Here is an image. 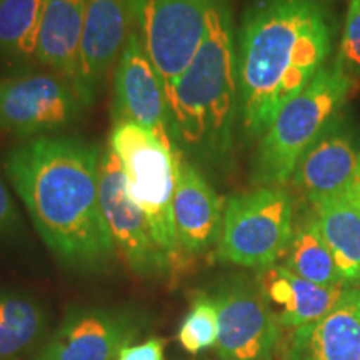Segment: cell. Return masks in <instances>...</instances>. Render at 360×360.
Returning <instances> with one entry per match:
<instances>
[{
    "label": "cell",
    "mask_w": 360,
    "mask_h": 360,
    "mask_svg": "<svg viewBox=\"0 0 360 360\" xmlns=\"http://www.w3.org/2000/svg\"><path fill=\"white\" fill-rule=\"evenodd\" d=\"M102 150L74 135L35 137L4 155V170L45 245L62 264L97 269L114 254L98 192Z\"/></svg>",
    "instance_id": "cell-1"
},
{
    "label": "cell",
    "mask_w": 360,
    "mask_h": 360,
    "mask_svg": "<svg viewBox=\"0 0 360 360\" xmlns=\"http://www.w3.org/2000/svg\"><path fill=\"white\" fill-rule=\"evenodd\" d=\"M328 0H252L237 39L238 117L262 137L287 102L307 87L332 51Z\"/></svg>",
    "instance_id": "cell-2"
},
{
    "label": "cell",
    "mask_w": 360,
    "mask_h": 360,
    "mask_svg": "<svg viewBox=\"0 0 360 360\" xmlns=\"http://www.w3.org/2000/svg\"><path fill=\"white\" fill-rule=\"evenodd\" d=\"M177 150L197 167L217 169L233 148L238 119L236 30L229 0H210L205 30L187 69L165 87Z\"/></svg>",
    "instance_id": "cell-3"
},
{
    "label": "cell",
    "mask_w": 360,
    "mask_h": 360,
    "mask_svg": "<svg viewBox=\"0 0 360 360\" xmlns=\"http://www.w3.org/2000/svg\"><path fill=\"white\" fill-rule=\"evenodd\" d=\"M340 65H323L299 96L282 107L260 137L252 182L282 186L289 182L302 155L326 132L354 89Z\"/></svg>",
    "instance_id": "cell-4"
},
{
    "label": "cell",
    "mask_w": 360,
    "mask_h": 360,
    "mask_svg": "<svg viewBox=\"0 0 360 360\" xmlns=\"http://www.w3.org/2000/svg\"><path fill=\"white\" fill-rule=\"evenodd\" d=\"M109 146L122 164L125 188L146 215L152 238L174 265L182 259L174 225L175 157L154 137L134 122H115Z\"/></svg>",
    "instance_id": "cell-5"
},
{
    "label": "cell",
    "mask_w": 360,
    "mask_h": 360,
    "mask_svg": "<svg viewBox=\"0 0 360 360\" xmlns=\"http://www.w3.org/2000/svg\"><path fill=\"white\" fill-rule=\"evenodd\" d=\"M294 236V204L285 188L257 187L225 202L219 257L265 269L285 254Z\"/></svg>",
    "instance_id": "cell-6"
},
{
    "label": "cell",
    "mask_w": 360,
    "mask_h": 360,
    "mask_svg": "<svg viewBox=\"0 0 360 360\" xmlns=\"http://www.w3.org/2000/svg\"><path fill=\"white\" fill-rule=\"evenodd\" d=\"M210 0H129L134 29L169 87L202 42Z\"/></svg>",
    "instance_id": "cell-7"
},
{
    "label": "cell",
    "mask_w": 360,
    "mask_h": 360,
    "mask_svg": "<svg viewBox=\"0 0 360 360\" xmlns=\"http://www.w3.org/2000/svg\"><path fill=\"white\" fill-rule=\"evenodd\" d=\"M98 192L103 219L109 227L115 250L125 265L141 277H164L174 262L155 244L146 215L130 199L119 155L109 143L102 148L98 165Z\"/></svg>",
    "instance_id": "cell-8"
},
{
    "label": "cell",
    "mask_w": 360,
    "mask_h": 360,
    "mask_svg": "<svg viewBox=\"0 0 360 360\" xmlns=\"http://www.w3.org/2000/svg\"><path fill=\"white\" fill-rule=\"evenodd\" d=\"M85 107L74 85L53 72L0 80V132L42 137L70 125Z\"/></svg>",
    "instance_id": "cell-9"
},
{
    "label": "cell",
    "mask_w": 360,
    "mask_h": 360,
    "mask_svg": "<svg viewBox=\"0 0 360 360\" xmlns=\"http://www.w3.org/2000/svg\"><path fill=\"white\" fill-rule=\"evenodd\" d=\"M114 117L115 122H134L147 129L174 155L180 154L170 135L164 82L134 27L115 67Z\"/></svg>",
    "instance_id": "cell-10"
},
{
    "label": "cell",
    "mask_w": 360,
    "mask_h": 360,
    "mask_svg": "<svg viewBox=\"0 0 360 360\" xmlns=\"http://www.w3.org/2000/svg\"><path fill=\"white\" fill-rule=\"evenodd\" d=\"M219 315L215 349L220 360H270L278 322L259 287L232 282L214 297Z\"/></svg>",
    "instance_id": "cell-11"
},
{
    "label": "cell",
    "mask_w": 360,
    "mask_h": 360,
    "mask_svg": "<svg viewBox=\"0 0 360 360\" xmlns=\"http://www.w3.org/2000/svg\"><path fill=\"white\" fill-rule=\"evenodd\" d=\"M134 22L129 0H85L75 92L84 107L92 105L101 85L119 60Z\"/></svg>",
    "instance_id": "cell-12"
},
{
    "label": "cell",
    "mask_w": 360,
    "mask_h": 360,
    "mask_svg": "<svg viewBox=\"0 0 360 360\" xmlns=\"http://www.w3.org/2000/svg\"><path fill=\"white\" fill-rule=\"evenodd\" d=\"M172 212L182 252L202 254L217 242L222 231V200L202 170L182 154L175 157Z\"/></svg>",
    "instance_id": "cell-13"
},
{
    "label": "cell",
    "mask_w": 360,
    "mask_h": 360,
    "mask_svg": "<svg viewBox=\"0 0 360 360\" xmlns=\"http://www.w3.org/2000/svg\"><path fill=\"white\" fill-rule=\"evenodd\" d=\"M135 337L132 319L109 310H79L58 327L39 360H114Z\"/></svg>",
    "instance_id": "cell-14"
},
{
    "label": "cell",
    "mask_w": 360,
    "mask_h": 360,
    "mask_svg": "<svg viewBox=\"0 0 360 360\" xmlns=\"http://www.w3.org/2000/svg\"><path fill=\"white\" fill-rule=\"evenodd\" d=\"M287 360H360V287H347L327 315L295 328Z\"/></svg>",
    "instance_id": "cell-15"
},
{
    "label": "cell",
    "mask_w": 360,
    "mask_h": 360,
    "mask_svg": "<svg viewBox=\"0 0 360 360\" xmlns=\"http://www.w3.org/2000/svg\"><path fill=\"white\" fill-rule=\"evenodd\" d=\"M359 170L360 148L352 135L330 124L299 160L292 179L295 187L315 202L347 191Z\"/></svg>",
    "instance_id": "cell-16"
},
{
    "label": "cell",
    "mask_w": 360,
    "mask_h": 360,
    "mask_svg": "<svg viewBox=\"0 0 360 360\" xmlns=\"http://www.w3.org/2000/svg\"><path fill=\"white\" fill-rule=\"evenodd\" d=\"M349 285L326 287L295 276L283 265L260 270L259 289L277 322L299 328L327 315Z\"/></svg>",
    "instance_id": "cell-17"
},
{
    "label": "cell",
    "mask_w": 360,
    "mask_h": 360,
    "mask_svg": "<svg viewBox=\"0 0 360 360\" xmlns=\"http://www.w3.org/2000/svg\"><path fill=\"white\" fill-rule=\"evenodd\" d=\"M314 219L347 285L360 282V170L347 191L315 200Z\"/></svg>",
    "instance_id": "cell-18"
},
{
    "label": "cell",
    "mask_w": 360,
    "mask_h": 360,
    "mask_svg": "<svg viewBox=\"0 0 360 360\" xmlns=\"http://www.w3.org/2000/svg\"><path fill=\"white\" fill-rule=\"evenodd\" d=\"M85 0H47L35 58L74 85L77 82Z\"/></svg>",
    "instance_id": "cell-19"
},
{
    "label": "cell",
    "mask_w": 360,
    "mask_h": 360,
    "mask_svg": "<svg viewBox=\"0 0 360 360\" xmlns=\"http://www.w3.org/2000/svg\"><path fill=\"white\" fill-rule=\"evenodd\" d=\"M283 267L319 285H347L342 281L334 255L323 240L314 217L294 229V236L285 250Z\"/></svg>",
    "instance_id": "cell-20"
},
{
    "label": "cell",
    "mask_w": 360,
    "mask_h": 360,
    "mask_svg": "<svg viewBox=\"0 0 360 360\" xmlns=\"http://www.w3.org/2000/svg\"><path fill=\"white\" fill-rule=\"evenodd\" d=\"M47 0H0V57H35Z\"/></svg>",
    "instance_id": "cell-21"
},
{
    "label": "cell",
    "mask_w": 360,
    "mask_h": 360,
    "mask_svg": "<svg viewBox=\"0 0 360 360\" xmlns=\"http://www.w3.org/2000/svg\"><path fill=\"white\" fill-rule=\"evenodd\" d=\"M44 327V314L24 297L0 294V357L17 354Z\"/></svg>",
    "instance_id": "cell-22"
},
{
    "label": "cell",
    "mask_w": 360,
    "mask_h": 360,
    "mask_svg": "<svg viewBox=\"0 0 360 360\" xmlns=\"http://www.w3.org/2000/svg\"><path fill=\"white\" fill-rule=\"evenodd\" d=\"M219 337L217 305L212 297L199 295L179 328L177 339L184 350L195 355L214 347Z\"/></svg>",
    "instance_id": "cell-23"
},
{
    "label": "cell",
    "mask_w": 360,
    "mask_h": 360,
    "mask_svg": "<svg viewBox=\"0 0 360 360\" xmlns=\"http://www.w3.org/2000/svg\"><path fill=\"white\" fill-rule=\"evenodd\" d=\"M335 62L354 84L360 82V0H350Z\"/></svg>",
    "instance_id": "cell-24"
},
{
    "label": "cell",
    "mask_w": 360,
    "mask_h": 360,
    "mask_svg": "<svg viewBox=\"0 0 360 360\" xmlns=\"http://www.w3.org/2000/svg\"><path fill=\"white\" fill-rule=\"evenodd\" d=\"M164 349L165 340L164 339H148L143 344L139 345H125L117 355V360H164Z\"/></svg>",
    "instance_id": "cell-25"
},
{
    "label": "cell",
    "mask_w": 360,
    "mask_h": 360,
    "mask_svg": "<svg viewBox=\"0 0 360 360\" xmlns=\"http://www.w3.org/2000/svg\"><path fill=\"white\" fill-rule=\"evenodd\" d=\"M17 227H19V212L6 182L0 177V233H11Z\"/></svg>",
    "instance_id": "cell-26"
}]
</instances>
